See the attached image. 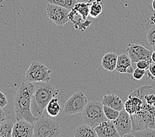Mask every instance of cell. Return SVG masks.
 Here are the masks:
<instances>
[{"label": "cell", "mask_w": 155, "mask_h": 137, "mask_svg": "<svg viewBox=\"0 0 155 137\" xmlns=\"http://www.w3.org/2000/svg\"><path fill=\"white\" fill-rule=\"evenodd\" d=\"M34 83L23 82L18 88L13 99L14 111L16 120H25L32 124L38 119L31 112L32 96L34 92Z\"/></svg>", "instance_id": "cell-1"}, {"label": "cell", "mask_w": 155, "mask_h": 137, "mask_svg": "<svg viewBox=\"0 0 155 137\" xmlns=\"http://www.w3.org/2000/svg\"><path fill=\"white\" fill-rule=\"evenodd\" d=\"M37 83L32 96L31 112L38 119L42 116L48 103L60 93V90L48 83Z\"/></svg>", "instance_id": "cell-2"}, {"label": "cell", "mask_w": 155, "mask_h": 137, "mask_svg": "<svg viewBox=\"0 0 155 137\" xmlns=\"http://www.w3.org/2000/svg\"><path fill=\"white\" fill-rule=\"evenodd\" d=\"M82 115L84 123L93 128H95L102 121L108 120L104 115L102 101L100 100L88 102L83 111Z\"/></svg>", "instance_id": "cell-3"}, {"label": "cell", "mask_w": 155, "mask_h": 137, "mask_svg": "<svg viewBox=\"0 0 155 137\" xmlns=\"http://www.w3.org/2000/svg\"><path fill=\"white\" fill-rule=\"evenodd\" d=\"M61 133V125L59 122L41 117L34 125L33 137H55L60 136Z\"/></svg>", "instance_id": "cell-4"}, {"label": "cell", "mask_w": 155, "mask_h": 137, "mask_svg": "<svg viewBox=\"0 0 155 137\" xmlns=\"http://www.w3.org/2000/svg\"><path fill=\"white\" fill-rule=\"evenodd\" d=\"M51 71L42 63L34 61L26 72L25 80L28 83H48Z\"/></svg>", "instance_id": "cell-5"}, {"label": "cell", "mask_w": 155, "mask_h": 137, "mask_svg": "<svg viewBox=\"0 0 155 137\" xmlns=\"http://www.w3.org/2000/svg\"><path fill=\"white\" fill-rule=\"evenodd\" d=\"M88 102L86 95L82 91L76 92L65 102L64 112L68 115L82 113Z\"/></svg>", "instance_id": "cell-6"}, {"label": "cell", "mask_w": 155, "mask_h": 137, "mask_svg": "<svg viewBox=\"0 0 155 137\" xmlns=\"http://www.w3.org/2000/svg\"><path fill=\"white\" fill-rule=\"evenodd\" d=\"M68 9L57 5L50 4L46 7L47 16L50 19L58 26H64L69 21Z\"/></svg>", "instance_id": "cell-7"}, {"label": "cell", "mask_w": 155, "mask_h": 137, "mask_svg": "<svg viewBox=\"0 0 155 137\" xmlns=\"http://www.w3.org/2000/svg\"><path fill=\"white\" fill-rule=\"evenodd\" d=\"M114 126L121 137L133 132V124L130 115L123 109L120 112L117 119L113 121Z\"/></svg>", "instance_id": "cell-8"}, {"label": "cell", "mask_w": 155, "mask_h": 137, "mask_svg": "<svg viewBox=\"0 0 155 137\" xmlns=\"http://www.w3.org/2000/svg\"><path fill=\"white\" fill-rule=\"evenodd\" d=\"M126 51L132 63H137L141 60L152 62L151 54H152L153 51L147 49L145 47L140 45V44H129Z\"/></svg>", "instance_id": "cell-9"}, {"label": "cell", "mask_w": 155, "mask_h": 137, "mask_svg": "<svg viewBox=\"0 0 155 137\" xmlns=\"http://www.w3.org/2000/svg\"><path fill=\"white\" fill-rule=\"evenodd\" d=\"M34 124L25 120H18L14 123L12 137H32L34 135Z\"/></svg>", "instance_id": "cell-10"}, {"label": "cell", "mask_w": 155, "mask_h": 137, "mask_svg": "<svg viewBox=\"0 0 155 137\" xmlns=\"http://www.w3.org/2000/svg\"><path fill=\"white\" fill-rule=\"evenodd\" d=\"M98 137H120L113 121L106 120L102 121L94 128Z\"/></svg>", "instance_id": "cell-11"}, {"label": "cell", "mask_w": 155, "mask_h": 137, "mask_svg": "<svg viewBox=\"0 0 155 137\" xmlns=\"http://www.w3.org/2000/svg\"><path fill=\"white\" fill-rule=\"evenodd\" d=\"M116 70L120 73H133L134 71L132 67V61L129 55L125 54H121L117 55V61Z\"/></svg>", "instance_id": "cell-12"}, {"label": "cell", "mask_w": 155, "mask_h": 137, "mask_svg": "<svg viewBox=\"0 0 155 137\" xmlns=\"http://www.w3.org/2000/svg\"><path fill=\"white\" fill-rule=\"evenodd\" d=\"M68 17L69 21H71L74 24V27L81 31H85L87 28L89 27L92 23L89 20H84L81 15L73 9L70 11Z\"/></svg>", "instance_id": "cell-13"}, {"label": "cell", "mask_w": 155, "mask_h": 137, "mask_svg": "<svg viewBox=\"0 0 155 137\" xmlns=\"http://www.w3.org/2000/svg\"><path fill=\"white\" fill-rule=\"evenodd\" d=\"M101 101L103 105L112 107L119 112L124 109L123 101L116 94H106L103 96Z\"/></svg>", "instance_id": "cell-14"}, {"label": "cell", "mask_w": 155, "mask_h": 137, "mask_svg": "<svg viewBox=\"0 0 155 137\" xmlns=\"http://www.w3.org/2000/svg\"><path fill=\"white\" fill-rule=\"evenodd\" d=\"M117 61V55L114 51L107 52L102 59V66L108 71L116 70Z\"/></svg>", "instance_id": "cell-15"}, {"label": "cell", "mask_w": 155, "mask_h": 137, "mask_svg": "<svg viewBox=\"0 0 155 137\" xmlns=\"http://www.w3.org/2000/svg\"><path fill=\"white\" fill-rule=\"evenodd\" d=\"M73 134L75 137H97L94 128L87 124L79 125L75 129Z\"/></svg>", "instance_id": "cell-16"}, {"label": "cell", "mask_w": 155, "mask_h": 137, "mask_svg": "<svg viewBox=\"0 0 155 137\" xmlns=\"http://www.w3.org/2000/svg\"><path fill=\"white\" fill-rule=\"evenodd\" d=\"M47 113L50 116L56 117L58 116V115L60 113L61 111V107L59 99L56 97L52 98L48 103V105L46 107Z\"/></svg>", "instance_id": "cell-17"}, {"label": "cell", "mask_w": 155, "mask_h": 137, "mask_svg": "<svg viewBox=\"0 0 155 137\" xmlns=\"http://www.w3.org/2000/svg\"><path fill=\"white\" fill-rule=\"evenodd\" d=\"M90 5V1H88V2H77L72 9L76 11L84 20H87L88 16L89 15Z\"/></svg>", "instance_id": "cell-18"}, {"label": "cell", "mask_w": 155, "mask_h": 137, "mask_svg": "<svg viewBox=\"0 0 155 137\" xmlns=\"http://www.w3.org/2000/svg\"><path fill=\"white\" fill-rule=\"evenodd\" d=\"M91 2L89 15L93 18H97L102 13V0H88Z\"/></svg>", "instance_id": "cell-19"}, {"label": "cell", "mask_w": 155, "mask_h": 137, "mask_svg": "<svg viewBox=\"0 0 155 137\" xmlns=\"http://www.w3.org/2000/svg\"><path fill=\"white\" fill-rule=\"evenodd\" d=\"M14 123L12 121H5L0 125V137H11Z\"/></svg>", "instance_id": "cell-20"}, {"label": "cell", "mask_w": 155, "mask_h": 137, "mask_svg": "<svg viewBox=\"0 0 155 137\" xmlns=\"http://www.w3.org/2000/svg\"><path fill=\"white\" fill-rule=\"evenodd\" d=\"M48 2L50 4L65 7V8L71 11L78 2L77 0H48Z\"/></svg>", "instance_id": "cell-21"}, {"label": "cell", "mask_w": 155, "mask_h": 137, "mask_svg": "<svg viewBox=\"0 0 155 137\" xmlns=\"http://www.w3.org/2000/svg\"><path fill=\"white\" fill-rule=\"evenodd\" d=\"M103 109H104V113L107 119L112 121L116 119L120 114L119 111L107 106L103 105Z\"/></svg>", "instance_id": "cell-22"}, {"label": "cell", "mask_w": 155, "mask_h": 137, "mask_svg": "<svg viewBox=\"0 0 155 137\" xmlns=\"http://www.w3.org/2000/svg\"><path fill=\"white\" fill-rule=\"evenodd\" d=\"M125 136H143V137H155V129H146L143 131L132 132L130 134L126 135Z\"/></svg>", "instance_id": "cell-23"}, {"label": "cell", "mask_w": 155, "mask_h": 137, "mask_svg": "<svg viewBox=\"0 0 155 137\" xmlns=\"http://www.w3.org/2000/svg\"><path fill=\"white\" fill-rule=\"evenodd\" d=\"M133 77L134 78L135 80H139L143 79V77L147 74V71L145 69L137 68L135 69L134 72H133Z\"/></svg>", "instance_id": "cell-24"}, {"label": "cell", "mask_w": 155, "mask_h": 137, "mask_svg": "<svg viewBox=\"0 0 155 137\" xmlns=\"http://www.w3.org/2000/svg\"><path fill=\"white\" fill-rule=\"evenodd\" d=\"M147 40L151 46L155 44V25L149 30L147 34Z\"/></svg>", "instance_id": "cell-25"}, {"label": "cell", "mask_w": 155, "mask_h": 137, "mask_svg": "<svg viewBox=\"0 0 155 137\" xmlns=\"http://www.w3.org/2000/svg\"><path fill=\"white\" fill-rule=\"evenodd\" d=\"M150 61H146V60H141V61H139L138 62L136 63V65H137V67L139 68V69H145L146 71L149 69V66L150 64Z\"/></svg>", "instance_id": "cell-26"}, {"label": "cell", "mask_w": 155, "mask_h": 137, "mask_svg": "<svg viewBox=\"0 0 155 137\" xmlns=\"http://www.w3.org/2000/svg\"><path fill=\"white\" fill-rule=\"evenodd\" d=\"M148 71V77L150 78L151 79H155V64L151 62L149 69L147 70Z\"/></svg>", "instance_id": "cell-27"}, {"label": "cell", "mask_w": 155, "mask_h": 137, "mask_svg": "<svg viewBox=\"0 0 155 137\" xmlns=\"http://www.w3.org/2000/svg\"><path fill=\"white\" fill-rule=\"evenodd\" d=\"M7 103H8V100L6 96L2 91H0V107L3 108L7 105Z\"/></svg>", "instance_id": "cell-28"}, {"label": "cell", "mask_w": 155, "mask_h": 137, "mask_svg": "<svg viewBox=\"0 0 155 137\" xmlns=\"http://www.w3.org/2000/svg\"><path fill=\"white\" fill-rule=\"evenodd\" d=\"M5 121H6L5 113L2 107H0V125H1Z\"/></svg>", "instance_id": "cell-29"}, {"label": "cell", "mask_w": 155, "mask_h": 137, "mask_svg": "<svg viewBox=\"0 0 155 137\" xmlns=\"http://www.w3.org/2000/svg\"><path fill=\"white\" fill-rule=\"evenodd\" d=\"M151 60H152V62L155 64V51H153L152 52V54H151Z\"/></svg>", "instance_id": "cell-30"}, {"label": "cell", "mask_w": 155, "mask_h": 137, "mask_svg": "<svg viewBox=\"0 0 155 137\" xmlns=\"http://www.w3.org/2000/svg\"><path fill=\"white\" fill-rule=\"evenodd\" d=\"M152 7H153L154 11H155V0H153L152 2Z\"/></svg>", "instance_id": "cell-31"}, {"label": "cell", "mask_w": 155, "mask_h": 137, "mask_svg": "<svg viewBox=\"0 0 155 137\" xmlns=\"http://www.w3.org/2000/svg\"><path fill=\"white\" fill-rule=\"evenodd\" d=\"M152 50L153 51H155V44H154L153 46H152Z\"/></svg>", "instance_id": "cell-32"}, {"label": "cell", "mask_w": 155, "mask_h": 137, "mask_svg": "<svg viewBox=\"0 0 155 137\" xmlns=\"http://www.w3.org/2000/svg\"><path fill=\"white\" fill-rule=\"evenodd\" d=\"M77 1L78 2H84L85 0H77Z\"/></svg>", "instance_id": "cell-33"}, {"label": "cell", "mask_w": 155, "mask_h": 137, "mask_svg": "<svg viewBox=\"0 0 155 137\" xmlns=\"http://www.w3.org/2000/svg\"><path fill=\"white\" fill-rule=\"evenodd\" d=\"M3 1V0H0V2H2Z\"/></svg>", "instance_id": "cell-34"}, {"label": "cell", "mask_w": 155, "mask_h": 137, "mask_svg": "<svg viewBox=\"0 0 155 137\" xmlns=\"http://www.w3.org/2000/svg\"></svg>", "instance_id": "cell-35"}]
</instances>
